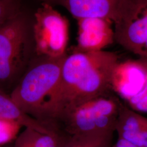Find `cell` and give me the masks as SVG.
<instances>
[{
  "label": "cell",
  "instance_id": "obj_1",
  "mask_svg": "<svg viewBox=\"0 0 147 147\" xmlns=\"http://www.w3.org/2000/svg\"><path fill=\"white\" fill-rule=\"evenodd\" d=\"M119 62L116 53H67L63 61L53 121L69 108L95 98L110 94L111 78Z\"/></svg>",
  "mask_w": 147,
  "mask_h": 147
},
{
  "label": "cell",
  "instance_id": "obj_2",
  "mask_svg": "<svg viewBox=\"0 0 147 147\" xmlns=\"http://www.w3.org/2000/svg\"><path fill=\"white\" fill-rule=\"evenodd\" d=\"M67 55L57 58L36 55L9 94L25 113L53 130L56 99Z\"/></svg>",
  "mask_w": 147,
  "mask_h": 147
},
{
  "label": "cell",
  "instance_id": "obj_3",
  "mask_svg": "<svg viewBox=\"0 0 147 147\" xmlns=\"http://www.w3.org/2000/svg\"><path fill=\"white\" fill-rule=\"evenodd\" d=\"M33 14L22 8L0 24V90L10 94L36 56Z\"/></svg>",
  "mask_w": 147,
  "mask_h": 147
},
{
  "label": "cell",
  "instance_id": "obj_4",
  "mask_svg": "<svg viewBox=\"0 0 147 147\" xmlns=\"http://www.w3.org/2000/svg\"><path fill=\"white\" fill-rule=\"evenodd\" d=\"M122 103L110 94L75 105L58 114L53 127L67 135L98 136L111 142Z\"/></svg>",
  "mask_w": 147,
  "mask_h": 147
},
{
  "label": "cell",
  "instance_id": "obj_5",
  "mask_svg": "<svg viewBox=\"0 0 147 147\" xmlns=\"http://www.w3.org/2000/svg\"><path fill=\"white\" fill-rule=\"evenodd\" d=\"M69 24L53 5L42 3L33 14V33L36 55L53 58L66 55Z\"/></svg>",
  "mask_w": 147,
  "mask_h": 147
},
{
  "label": "cell",
  "instance_id": "obj_6",
  "mask_svg": "<svg viewBox=\"0 0 147 147\" xmlns=\"http://www.w3.org/2000/svg\"><path fill=\"white\" fill-rule=\"evenodd\" d=\"M115 24V41L147 59V0H124Z\"/></svg>",
  "mask_w": 147,
  "mask_h": 147
},
{
  "label": "cell",
  "instance_id": "obj_7",
  "mask_svg": "<svg viewBox=\"0 0 147 147\" xmlns=\"http://www.w3.org/2000/svg\"><path fill=\"white\" fill-rule=\"evenodd\" d=\"M147 78L146 58L119 62L112 75V91L127 102L142 91Z\"/></svg>",
  "mask_w": 147,
  "mask_h": 147
},
{
  "label": "cell",
  "instance_id": "obj_8",
  "mask_svg": "<svg viewBox=\"0 0 147 147\" xmlns=\"http://www.w3.org/2000/svg\"><path fill=\"white\" fill-rule=\"evenodd\" d=\"M77 45L72 52L90 53L103 51L115 42L112 21L100 18L78 20Z\"/></svg>",
  "mask_w": 147,
  "mask_h": 147
},
{
  "label": "cell",
  "instance_id": "obj_9",
  "mask_svg": "<svg viewBox=\"0 0 147 147\" xmlns=\"http://www.w3.org/2000/svg\"><path fill=\"white\" fill-rule=\"evenodd\" d=\"M124 0H53V6L60 5L77 20L100 18L116 21Z\"/></svg>",
  "mask_w": 147,
  "mask_h": 147
},
{
  "label": "cell",
  "instance_id": "obj_10",
  "mask_svg": "<svg viewBox=\"0 0 147 147\" xmlns=\"http://www.w3.org/2000/svg\"><path fill=\"white\" fill-rule=\"evenodd\" d=\"M118 138L138 147H147V118L129 107L121 106L116 124Z\"/></svg>",
  "mask_w": 147,
  "mask_h": 147
},
{
  "label": "cell",
  "instance_id": "obj_11",
  "mask_svg": "<svg viewBox=\"0 0 147 147\" xmlns=\"http://www.w3.org/2000/svg\"><path fill=\"white\" fill-rule=\"evenodd\" d=\"M67 136L62 132L47 133L24 127L11 147H62Z\"/></svg>",
  "mask_w": 147,
  "mask_h": 147
},
{
  "label": "cell",
  "instance_id": "obj_12",
  "mask_svg": "<svg viewBox=\"0 0 147 147\" xmlns=\"http://www.w3.org/2000/svg\"><path fill=\"white\" fill-rule=\"evenodd\" d=\"M0 118L16 121L24 127H31L43 132H53L47 126L25 113L11 98L9 94L0 90Z\"/></svg>",
  "mask_w": 147,
  "mask_h": 147
},
{
  "label": "cell",
  "instance_id": "obj_13",
  "mask_svg": "<svg viewBox=\"0 0 147 147\" xmlns=\"http://www.w3.org/2000/svg\"><path fill=\"white\" fill-rule=\"evenodd\" d=\"M110 144L111 141L98 136L68 135L62 147H102Z\"/></svg>",
  "mask_w": 147,
  "mask_h": 147
},
{
  "label": "cell",
  "instance_id": "obj_14",
  "mask_svg": "<svg viewBox=\"0 0 147 147\" xmlns=\"http://www.w3.org/2000/svg\"><path fill=\"white\" fill-rule=\"evenodd\" d=\"M21 124L16 121L0 118V147L9 145L20 132Z\"/></svg>",
  "mask_w": 147,
  "mask_h": 147
},
{
  "label": "cell",
  "instance_id": "obj_15",
  "mask_svg": "<svg viewBox=\"0 0 147 147\" xmlns=\"http://www.w3.org/2000/svg\"><path fill=\"white\" fill-rule=\"evenodd\" d=\"M22 8L20 0H0V24L16 15Z\"/></svg>",
  "mask_w": 147,
  "mask_h": 147
},
{
  "label": "cell",
  "instance_id": "obj_16",
  "mask_svg": "<svg viewBox=\"0 0 147 147\" xmlns=\"http://www.w3.org/2000/svg\"><path fill=\"white\" fill-rule=\"evenodd\" d=\"M129 106L137 112H147V82L142 91L127 101Z\"/></svg>",
  "mask_w": 147,
  "mask_h": 147
},
{
  "label": "cell",
  "instance_id": "obj_17",
  "mask_svg": "<svg viewBox=\"0 0 147 147\" xmlns=\"http://www.w3.org/2000/svg\"><path fill=\"white\" fill-rule=\"evenodd\" d=\"M102 147H138L132 144L131 143L127 142L125 140L118 138L117 141L114 144H110L109 145H107Z\"/></svg>",
  "mask_w": 147,
  "mask_h": 147
},
{
  "label": "cell",
  "instance_id": "obj_18",
  "mask_svg": "<svg viewBox=\"0 0 147 147\" xmlns=\"http://www.w3.org/2000/svg\"><path fill=\"white\" fill-rule=\"evenodd\" d=\"M42 3H47L49 5H52L53 4V0H40Z\"/></svg>",
  "mask_w": 147,
  "mask_h": 147
},
{
  "label": "cell",
  "instance_id": "obj_19",
  "mask_svg": "<svg viewBox=\"0 0 147 147\" xmlns=\"http://www.w3.org/2000/svg\"><path fill=\"white\" fill-rule=\"evenodd\" d=\"M11 144H9V145H8V146H5V147H11Z\"/></svg>",
  "mask_w": 147,
  "mask_h": 147
}]
</instances>
